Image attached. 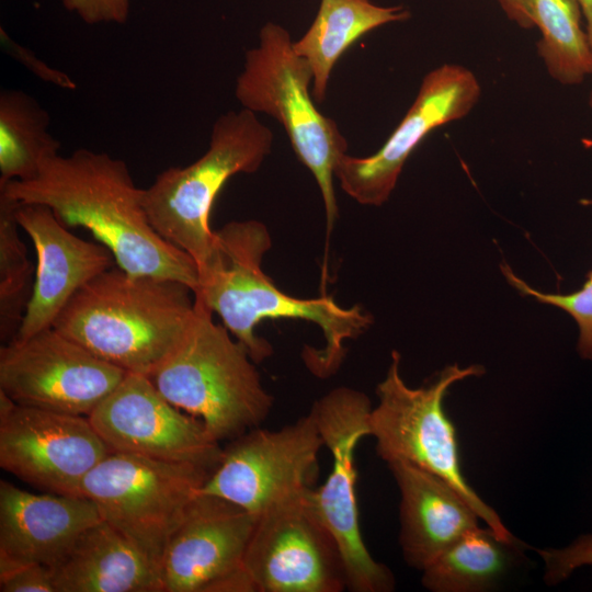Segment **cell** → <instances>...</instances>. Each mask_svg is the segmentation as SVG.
Returning a JSON list of instances; mask_svg holds the SVG:
<instances>
[{
  "label": "cell",
  "mask_w": 592,
  "mask_h": 592,
  "mask_svg": "<svg viewBox=\"0 0 592 592\" xmlns=\"http://www.w3.org/2000/svg\"><path fill=\"white\" fill-rule=\"evenodd\" d=\"M56 592H164L160 569L102 520L52 568Z\"/></svg>",
  "instance_id": "20"
},
{
  "label": "cell",
  "mask_w": 592,
  "mask_h": 592,
  "mask_svg": "<svg viewBox=\"0 0 592 592\" xmlns=\"http://www.w3.org/2000/svg\"><path fill=\"white\" fill-rule=\"evenodd\" d=\"M322 447L311 410L281 429L254 428L224 448L200 493L225 499L259 515L314 488Z\"/></svg>",
  "instance_id": "10"
},
{
  "label": "cell",
  "mask_w": 592,
  "mask_h": 592,
  "mask_svg": "<svg viewBox=\"0 0 592 592\" xmlns=\"http://www.w3.org/2000/svg\"><path fill=\"white\" fill-rule=\"evenodd\" d=\"M399 490V545L408 566L422 571L479 526L473 506L440 476L406 462L387 464Z\"/></svg>",
  "instance_id": "19"
},
{
  "label": "cell",
  "mask_w": 592,
  "mask_h": 592,
  "mask_svg": "<svg viewBox=\"0 0 592 592\" xmlns=\"http://www.w3.org/2000/svg\"><path fill=\"white\" fill-rule=\"evenodd\" d=\"M213 471L111 452L86 476L80 494L160 569L170 537Z\"/></svg>",
  "instance_id": "8"
},
{
  "label": "cell",
  "mask_w": 592,
  "mask_h": 592,
  "mask_svg": "<svg viewBox=\"0 0 592 592\" xmlns=\"http://www.w3.org/2000/svg\"><path fill=\"white\" fill-rule=\"evenodd\" d=\"M84 496L33 493L0 482V558L53 568L73 542L101 522Z\"/></svg>",
  "instance_id": "18"
},
{
  "label": "cell",
  "mask_w": 592,
  "mask_h": 592,
  "mask_svg": "<svg viewBox=\"0 0 592 592\" xmlns=\"http://www.w3.org/2000/svg\"><path fill=\"white\" fill-rule=\"evenodd\" d=\"M588 103H589V106H590V109L592 111V89H591L590 94H589Z\"/></svg>",
  "instance_id": "33"
},
{
  "label": "cell",
  "mask_w": 592,
  "mask_h": 592,
  "mask_svg": "<svg viewBox=\"0 0 592 592\" xmlns=\"http://www.w3.org/2000/svg\"><path fill=\"white\" fill-rule=\"evenodd\" d=\"M19 202L0 193V339L13 340L32 297L33 267L20 238Z\"/></svg>",
  "instance_id": "25"
},
{
  "label": "cell",
  "mask_w": 592,
  "mask_h": 592,
  "mask_svg": "<svg viewBox=\"0 0 592 592\" xmlns=\"http://www.w3.org/2000/svg\"><path fill=\"white\" fill-rule=\"evenodd\" d=\"M194 308L186 284L112 266L71 297L53 328L127 373L150 377L181 340Z\"/></svg>",
  "instance_id": "3"
},
{
  "label": "cell",
  "mask_w": 592,
  "mask_h": 592,
  "mask_svg": "<svg viewBox=\"0 0 592 592\" xmlns=\"http://www.w3.org/2000/svg\"><path fill=\"white\" fill-rule=\"evenodd\" d=\"M540 37L537 53L548 75L562 86L592 76V46L581 22L578 0H530Z\"/></svg>",
  "instance_id": "24"
},
{
  "label": "cell",
  "mask_w": 592,
  "mask_h": 592,
  "mask_svg": "<svg viewBox=\"0 0 592 592\" xmlns=\"http://www.w3.org/2000/svg\"><path fill=\"white\" fill-rule=\"evenodd\" d=\"M293 43L287 30L266 23L259 45L246 53L235 94L243 109L265 113L283 126L295 155L318 184L329 234L339 214L334 170L346 153L348 141L337 123L315 106L309 92L311 67Z\"/></svg>",
  "instance_id": "6"
},
{
  "label": "cell",
  "mask_w": 592,
  "mask_h": 592,
  "mask_svg": "<svg viewBox=\"0 0 592 592\" xmlns=\"http://www.w3.org/2000/svg\"><path fill=\"white\" fill-rule=\"evenodd\" d=\"M481 96V86L465 66L444 64L422 79L417 96L398 126L372 156L343 155L334 178L363 205L380 206L392 193L402 168L432 130L467 116Z\"/></svg>",
  "instance_id": "14"
},
{
  "label": "cell",
  "mask_w": 592,
  "mask_h": 592,
  "mask_svg": "<svg viewBox=\"0 0 592 592\" xmlns=\"http://www.w3.org/2000/svg\"><path fill=\"white\" fill-rule=\"evenodd\" d=\"M271 244L270 232L261 221L224 225L215 231L212 252L198 267L195 298L220 317L254 363L273 352L270 342L255 333L263 320L300 319L316 323L323 333L325 345L306 348L303 358L314 375L332 376L344 360V343L363 334L373 317L360 306L342 307L331 296L297 298L281 291L262 269Z\"/></svg>",
  "instance_id": "2"
},
{
  "label": "cell",
  "mask_w": 592,
  "mask_h": 592,
  "mask_svg": "<svg viewBox=\"0 0 592 592\" xmlns=\"http://www.w3.org/2000/svg\"><path fill=\"white\" fill-rule=\"evenodd\" d=\"M47 111L27 93H0V183L31 180L43 163L59 155L60 143L49 132Z\"/></svg>",
  "instance_id": "23"
},
{
  "label": "cell",
  "mask_w": 592,
  "mask_h": 592,
  "mask_svg": "<svg viewBox=\"0 0 592 592\" xmlns=\"http://www.w3.org/2000/svg\"><path fill=\"white\" fill-rule=\"evenodd\" d=\"M149 378L218 442L260 426L273 407L247 348L215 323L213 311L197 298L181 340Z\"/></svg>",
  "instance_id": "4"
},
{
  "label": "cell",
  "mask_w": 592,
  "mask_h": 592,
  "mask_svg": "<svg viewBox=\"0 0 592 592\" xmlns=\"http://www.w3.org/2000/svg\"><path fill=\"white\" fill-rule=\"evenodd\" d=\"M258 515L200 493L170 537L160 571L164 592H254L244 555Z\"/></svg>",
  "instance_id": "16"
},
{
  "label": "cell",
  "mask_w": 592,
  "mask_h": 592,
  "mask_svg": "<svg viewBox=\"0 0 592 592\" xmlns=\"http://www.w3.org/2000/svg\"><path fill=\"white\" fill-rule=\"evenodd\" d=\"M126 375L53 327L0 349V391L23 406L88 417Z\"/></svg>",
  "instance_id": "11"
},
{
  "label": "cell",
  "mask_w": 592,
  "mask_h": 592,
  "mask_svg": "<svg viewBox=\"0 0 592 592\" xmlns=\"http://www.w3.org/2000/svg\"><path fill=\"white\" fill-rule=\"evenodd\" d=\"M88 418L111 452L212 470L223 457L204 423L169 402L145 375L127 373Z\"/></svg>",
  "instance_id": "15"
},
{
  "label": "cell",
  "mask_w": 592,
  "mask_h": 592,
  "mask_svg": "<svg viewBox=\"0 0 592 592\" xmlns=\"http://www.w3.org/2000/svg\"><path fill=\"white\" fill-rule=\"evenodd\" d=\"M110 453L88 417L19 405L0 391V466L19 479L81 496L83 479Z\"/></svg>",
  "instance_id": "12"
},
{
  "label": "cell",
  "mask_w": 592,
  "mask_h": 592,
  "mask_svg": "<svg viewBox=\"0 0 592 592\" xmlns=\"http://www.w3.org/2000/svg\"><path fill=\"white\" fill-rule=\"evenodd\" d=\"M409 16L401 5L382 7L369 0H321L310 27L293 43L294 50L311 67L314 99L325 100L332 68L355 41L376 27Z\"/></svg>",
  "instance_id": "21"
},
{
  "label": "cell",
  "mask_w": 592,
  "mask_h": 592,
  "mask_svg": "<svg viewBox=\"0 0 592 592\" xmlns=\"http://www.w3.org/2000/svg\"><path fill=\"white\" fill-rule=\"evenodd\" d=\"M309 490L258 515L243 561L254 592L346 589L341 551L310 505Z\"/></svg>",
  "instance_id": "13"
},
{
  "label": "cell",
  "mask_w": 592,
  "mask_h": 592,
  "mask_svg": "<svg viewBox=\"0 0 592 592\" xmlns=\"http://www.w3.org/2000/svg\"><path fill=\"white\" fill-rule=\"evenodd\" d=\"M585 20V31L592 46V0H578Z\"/></svg>",
  "instance_id": "32"
},
{
  "label": "cell",
  "mask_w": 592,
  "mask_h": 592,
  "mask_svg": "<svg viewBox=\"0 0 592 592\" xmlns=\"http://www.w3.org/2000/svg\"><path fill=\"white\" fill-rule=\"evenodd\" d=\"M525 545L490 527H476L441 553L422 571L432 592H483L496 588L523 555Z\"/></svg>",
  "instance_id": "22"
},
{
  "label": "cell",
  "mask_w": 592,
  "mask_h": 592,
  "mask_svg": "<svg viewBox=\"0 0 592 592\" xmlns=\"http://www.w3.org/2000/svg\"><path fill=\"white\" fill-rule=\"evenodd\" d=\"M272 143L273 133L254 112L242 107L219 116L202 157L160 172L144 189V206L153 229L201 267L213 248L209 218L218 193L231 177L255 172Z\"/></svg>",
  "instance_id": "5"
},
{
  "label": "cell",
  "mask_w": 592,
  "mask_h": 592,
  "mask_svg": "<svg viewBox=\"0 0 592 592\" xmlns=\"http://www.w3.org/2000/svg\"><path fill=\"white\" fill-rule=\"evenodd\" d=\"M16 218L36 253L32 297L15 337L25 339L52 328L71 297L115 259L101 242L71 234L44 205L19 203Z\"/></svg>",
  "instance_id": "17"
},
{
  "label": "cell",
  "mask_w": 592,
  "mask_h": 592,
  "mask_svg": "<svg viewBox=\"0 0 592 592\" xmlns=\"http://www.w3.org/2000/svg\"><path fill=\"white\" fill-rule=\"evenodd\" d=\"M1 592H56L50 567L0 558Z\"/></svg>",
  "instance_id": "28"
},
{
  "label": "cell",
  "mask_w": 592,
  "mask_h": 592,
  "mask_svg": "<svg viewBox=\"0 0 592 592\" xmlns=\"http://www.w3.org/2000/svg\"><path fill=\"white\" fill-rule=\"evenodd\" d=\"M400 363V354L392 351L386 376L376 387L378 402L372 408L368 421L376 454L386 464L406 462L440 476L462 494L486 526L504 539H516L464 477L456 428L443 408L449 387L465 378L481 376L483 366L448 365L429 384L412 388L401 377Z\"/></svg>",
  "instance_id": "7"
},
{
  "label": "cell",
  "mask_w": 592,
  "mask_h": 592,
  "mask_svg": "<svg viewBox=\"0 0 592 592\" xmlns=\"http://www.w3.org/2000/svg\"><path fill=\"white\" fill-rule=\"evenodd\" d=\"M500 267L510 285L521 295L531 296L542 304L560 308L573 318L579 330L577 351L582 358L592 361V269L578 291L569 294H554L530 286L505 262H502Z\"/></svg>",
  "instance_id": "26"
},
{
  "label": "cell",
  "mask_w": 592,
  "mask_h": 592,
  "mask_svg": "<svg viewBox=\"0 0 592 592\" xmlns=\"http://www.w3.org/2000/svg\"><path fill=\"white\" fill-rule=\"evenodd\" d=\"M506 16L522 29L535 26L530 0H498Z\"/></svg>",
  "instance_id": "31"
},
{
  "label": "cell",
  "mask_w": 592,
  "mask_h": 592,
  "mask_svg": "<svg viewBox=\"0 0 592 592\" xmlns=\"http://www.w3.org/2000/svg\"><path fill=\"white\" fill-rule=\"evenodd\" d=\"M537 551L544 561L545 582L555 585L567 580L579 568L592 566V534L580 535L561 548Z\"/></svg>",
  "instance_id": "27"
},
{
  "label": "cell",
  "mask_w": 592,
  "mask_h": 592,
  "mask_svg": "<svg viewBox=\"0 0 592 592\" xmlns=\"http://www.w3.org/2000/svg\"><path fill=\"white\" fill-rule=\"evenodd\" d=\"M372 408L364 392L344 386L330 390L310 408L332 467L325 482L309 490L308 500L339 546L346 590L352 592H390L396 585L391 570L367 549L360 524L355 452L361 440L369 436Z\"/></svg>",
  "instance_id": "9"
},
{
  "label": "cell",
  "mask_w": 592,
  "mask_h": 592,
  "mask_svg": "<svg viewBox=\"0 0 592 592\" xmlns=\"http://www.w3.org/2000/svg\"><path fill=\"white\" fill-rule=\"evenodd\" d=\"M0 193L22 204L50 208L66 227H83L135 275L198 286L194 259L164 240L151 226L144 189L125 161L106 152L78 149L47 159L31 180L0 183Z\"/></svg>",
  "instance_id": "1"
},
{
  "label": "cell",
  "mask_w": 592,
  "mask_h": 592,
  "mask_svg": "<svg viewBox=\"0 0 592 592\" xmlns=\"http://www.w3.org/2000/svg\"><path fill=\"white\" fill-rule=\"evenodd\" d=\"M62 5L87 24H123L129 16L130 0H62Z\"/></svg>",
  "instance_id": "30"
},
{
  "label": "cell",
  "mask_w": 592,
  "mask_h": 592,
  "mask_svg": "<svg viewBox=\"0 0 592 592\" xmlns=\"http://www.w3.org/2000/svg\"><path fill=\"white\" fill-rule=\"evenodd\" d=\"M0 42L2 49L9 56L23 65L37 78L61 89H76V82L67 73L48 66L33 50L13 41L3 29L0 30Z\"/></svg>",
  "instance_id": "29"
}]
</instances>
